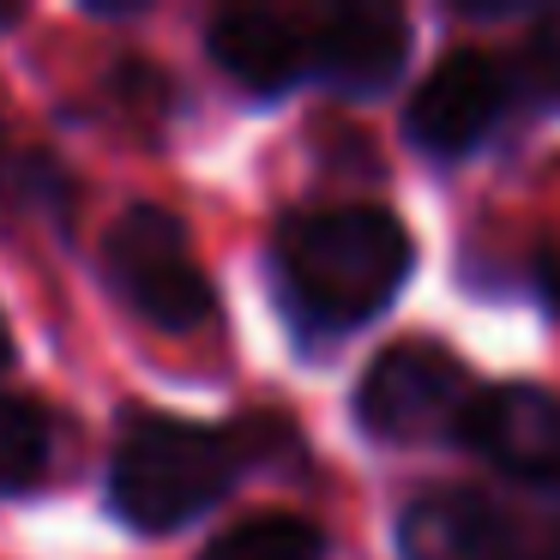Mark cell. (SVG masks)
Listing matches in <instances>:
<instances>
[{
  "label": "cell",
  "instance_id": "cell-5",
  "mask_svg": "<svg viewBox=\"0 0 560 560\" xmlns=\"http://www.w3.org/2000/svg\"><path fill=\"white\" fill-rule=\"evenodd\" d=\"M506 79L482 49H452L434 73L416 85L410 103V139L434 158H464L482 145V133L500 121Z\"/></svg>",
  "mask_w": 560,
  "mask_h": 560
},
{
  "label": "cell",
  "instance_id": "cell-2",
  "mask_svg": "<svg viewBox=\"0 0 560 560\" xmlns=\"http://www.w3.org/2000/svg\"><path fill=\"white\" fill-rule=\"evenodd\" d=\"M235 464H242V446L230 434L151 416L127 428V440L115 446L109 500L133 530H175L218 506L223 488L235 482Z\"/></svg>",
  "mask_w": 560,
  "mask_h": 560
},
{
  "label": "cell",
  "instance_id": "cell-10",
  "mask_svg": "<svg viewBox=\"0 0 560 560\" xmlns=\"http://www.w3.org/2000/svg\"><path fill=\"white\" fill-rule=\"evenodd\" d=\"M199 560H326V536L295 512H259L230 524Z\"/></svg>",
  "mask_w": 560,
  "mask_h": 560
},
{
  "label": "cell",
  "instance_id": "cell-11",
  "mask_svg": "<svg viewBox=\"0 0 560 560\" xmlns=\"http://www.w3.org/2000/svg\"><path fill=\"white\" fill-rule=\"evenodd\" d=\"M43 470H49V416L19 392H0V494H25Z\"/></svg>",
  "mask_w": 560,
  "mask_h": 560
},
{
  "label": "cell",
  "instance_id": "cell-1",
  "mask_svg": "<svg viewBox=\"0 0 560 560\" xmlns=\"http://www.w3.org/2000/svg\"><path fill=\"white\" fill-rule=\"evenodd\" d=\"M410 271V235L380 206L302 211L278 235V283L307 331H343L374 319Z\"/></svg>",
  "mask_w": 560,
  "mask_h": 560
},
{
  "label": "cell",
  "instance_id": "cell-4",
  "mask_svg": "<svg viewBox=\"0 0 560 560\" xmlns=\"http://www.w3.org/2000/svg\"><path fill=\"white\" fill-rule=\"evenodd\" d=\"M355 410H362L368 434L392 440V446L464 434V422L476 410V380L440 343H392L362 374Z\"/></svg>",
  "mask_w": 560,
  "mask_h": 560
},
{
  "label": "cell",
  "instance_id": "cell-9",
  "mask_svg": "<svg viewBox=\"0 0 560 560\" xmlns=\"http://www.w3.org/2000/svg\"><path fill=\"white\" fill-rule=\"evenodd\" d=\"M211 61L254 97L283 91L307 67V37L283 13L266 7H235V13L211 19Z\"/></svg>",
  "mask_w": 560,
  "mask_h": 560
},
{
  "label": "cell",
  "instance_id": "cell-7",
  "mask_svg": "<svg viewBox=\"0 0 560 560\" xmlns=\"http://www.w3.org/2000/svg\"><path fill=\"white\" fill-rule=\"evenodd\" d=\"M404 49H410V31H404V13L392 7H331V13L314 19V37H307V61L331 79L338 91H386L404 67Z\"/></svg>",
  "mask_w": 560,
  "mask_h": 560
},
{
  "label": "cell",
  "instance_id": "cell-6",
  "mask_svg": "<svg viewBox=\"0 0 560 560\" xmlns=\"http://www.w3.org/2000/svg\"><path fill=\"white\" fill-rule=\"evenodd\" d=\"M458 440H470L506 476H530V482L560 476V404L536 386L476 392V410Z\"/></svg>",
  "mask_w": 560,
  "mask_h": 560
},
{
  "label": "cell",
  "instance_id": "cell-8",
  "mask_svg": "<svg viewBox=\"0 0 560 560\" xmlns=\"http://www.w3.org/2000/svg\"><path fill=\"white\" fill-rule=\"evenodd\" d=\"M398 548L404 560H512V524L482 494L440 488L404 506Z\"/></svg>",
  "mask_w": 560,
  "mask_h": 560
},
{
  "label": "cell",
  "instance_id": "cell-12",
  "mask_svg": "<svg viewBox=\"0 0 560 560\" xmlns=\"http://www.w3.org/2000/svg\"><path fill=\"white\" fill-rule=\"evenodd\" d=\"M530 67H536L548 97H560V7L542 13V25L530 31Z\"/></svg>",
  "mask_w": 560,
  "mask_h": 560
},
{
  "label": "cell",
  "instance_id": "cell-3",
  "mask_svg": "<svg viewBox=\"0 0 560 560\" xmlns=\"http://www.w3.org/2000/svg\"><path fill=\"white\" fill-rule=\"evenodd\" d=\"M103 271L139 319L163 331H194L211 319V278L199 271L187 230L163 206H133L103 242Z\"/></svg>",
  "mask_w": 560,
  "mask_h": 560
},
{
  "label": "cell",
  "instance_id": "cell-14",
  "mask_svg": "<svg viewBox=\"0 0 560 560\" xmlns=\"http://www.w3.org/2000/svg\"><path fill=\"white\" fill-rule=\"evenodd\" d=\"M542 560H560V548H548V555H542Z\"/></svg>",
  "mask_w": 560,
  "mask_h": 560
},
{
  "label": "cell",
  "instance_id": "cell-13",
  "mask_svg": "<svg viewBox=\"0 0 560 560\" xmlns=\"http://www.w3.org/2000/svg\"><path fill=\"white\" fill-rule=\"evenodd\" d=\"M7 350H13V343H7V326H0V362H7Z\"/></svg>",
  "mask_w": 560,
  "mask_h": 560
}]
</instances>
